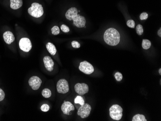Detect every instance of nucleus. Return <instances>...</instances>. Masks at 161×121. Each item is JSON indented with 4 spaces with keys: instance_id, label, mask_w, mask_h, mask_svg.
<instances>
[{
    "instance_id": "nucleus-24",
    "label": "nucleus",
    "mask_w": 161,
    "mask_h": 121,
    "mask_svg": "<svg viewBox=\"0 0 161 121\" xmlns=\"http://www.w3.org/2000/svg\"><path fill=\"white\" fill-rule=\"evenodd\" d=\"M127 26L129 27V28H134L135 27V21L133 20H129L127 21V23H126Z\"/></svg>"
},
{
    "instance_id": "nucleus-11",
    "label": "nucleus",
    "mask_w": 161,
    "mask_h": 121,
    "mask_svg": "<svg viewBox=\"0 0 161 121\" xmlns=\"http://www.w3.org/2000/svg\"><path fill=\"white\" fill-rule=\"evenodd\" d=\"M75 110L74 106L69 101H65L63 103L61 106V110L64 114L66 115H70V112L71 111Z\"/></svg>"
},
{
    "instance_id": "nucleus-27",
    "label": "nucleus",
    "mask_w": 161,
    "mask_h": 121,
    "mask_svg": "<svg viewBox=\"0 0 161 121\" xmlns=\"http://www.w3.org/2000/svg\"><path fill=\"white\" fill-rule=\"evenodd\" d=\"M71 45L72 47L75 48H80V44L77 41H72L71 43Z\"/></svg>"
},
{
    "instance_id": "nucleus-7",
    "label": "nucleus",
    "mask_w": 161,
    "mask_h": 121,
    "mask_svg": "<svg viewBox=\"0 0 161 121\" xmlns=\"http://www.w3.org/2000/svg\"><path fill=\"white\" fill-rule=\"evenodd\" d=\"M19 46L20 49L24 52H29L32 48V43L29 38H23L19 42Z\"/></svg>"
},
{
    "instance_id": "nucleus-1",
    "label": "nucleus",
    "mask_w": 161,
    "mask_h": 121,
    "mask_svg": "<svg viewBox=\"0 0 161 121\" xmlns=\"http://www.w3.org/2000/svg\"><path fill=\"white\" fill-rule=\"evenodd\" d=\"M104 39L108 45L115 46L120 41V35L117 30L114 28H109L104 33Z\"/></svg>"
},
{
    "instance_id": "nucleus-10",
    "label": "nucleus",
    "mask_w": 161,
    "mask_h": 121,
    "mask_svg": "<svg viewBox=\"0 0 161 121\" xmlns=\"http://www.w3.org/2000/svg\"><path fill=\"white\" fill-rule=\"evenodd\" d=\"M74 24L76 27L78 28H83L86 24V19L83 16L77 15L74 19Z\"/></svg>"
},
{
    "instance_id": "nucleus-20",
    "label": "nucleus",
    "mask_w": 161,
    "mask_h": 121,
    "mask_svg": "<svg viewBox=\"0 0 161 121\" xmlns=\"http://www.w3.org/2000/svg\"><path fill=\"white\" fill-rule=\"evenodd\" d=\"M74 103L75 104H79L81 105V106L85 103L83 98L80 96L76 97V98L74 99Z\"/></svg>"
},
{
    "instance_id": "nucleus-31",
    "label": "nucleus",
    "mask_w": 161,
    "mask_h": 121,
    "mask_svg": "<svg viewBox=\"0 0 161 121\" xmlns=\"http://www.w3.org/2000/svg\"><path fill=\"white\" fill-rule=\"evenodd\" d=\"M159 73L160 74V75L161 74V69L160 68V69H159Z\"/></svg>"
},
{
    "instance_id": "nucleus-23",
    "label": "nucleus",
    "mask_w": 161,
    "mask_h": 121,
    "mask_svg": "<svg viewBox=\"0 0 161 121\" xmlns=\"http://www.w3.org/2000/svg\"><path fill=\"white\" fill-rule=\"evenodd\" d=\"M115 78L118 81H121L123 79V75L121 73L117 72L115 74Z\"/></svg>"
},
{
    "instance_id": "nucleus-29",
    "label": "nucleus",
    "mask_w": 161,
    "mask_h": 121,
    "mask_svg": "<svg viewBox=\"0 0 161 121\" xmlns=\"http://www.w3.org/2000/svg\"><path fill=\"white\" fill-rule=\"evenodd\" d=\"M5 97V93L2 89L0 88V101L4 99Z\"/></svg>"
},
{
    "instance_id": "nucleus-12",
    "label": "nucleus",
    "mask_w": 161,
    "mask_h": 121,
    "mask_svg": "<svg viewBox=\"0 0 161 121\" xmlns=\"http://www.w3.org/2000/svg\"><path fill=\"white\" fill-rule=\"evenodd\" d=\"M44 62L45 68L47 71L50 72L53 71L54 69V62L50 56H44Z\"/></svg>"
},
{
    "instance_id": "nucleus-2",
    "label": "nucleus",
    "mask_w": 161,
    "mask_h": 121,
    "mask_svg": "<svg viewBox=\"0 0 161 121\" xmlns=\"http://www.w3.org/2000/svg\"><path fill=\"white\" fill-rule=\"evenodd\" d=\"M28 13L34 18H40L44 14V9L42 5L37 2H34L28 9Z\"/></svg>"
},
{
    "instance_id": "nucleus-9",
    "label": "nucleus",
    "mask_w": 161,
    "mask_h": 121,
    "mask_svg": "<svg viewBox=\"0 0 161 121\" xmlns=\"http://www.w3.org/2000/svg\"><path fill=\"white\" fill-rule=\"evenodd\" d=\"M42 83L41 79L37 76H32L29 81V85L34 90H38L41 86Z\"/></svg>"
},
{
    "instance_id": "nucleus-5",
    "label": "nucleus",
    "mask_w": 161,
    "mask_h": 121,
    "mask_svg": "<svg viewBox=\"0 0 161 121\" xmlns=\"http://www.w3.org/2000/svg\"><path fill=\"white\" fill-rule=\"evenodd\" d=\"M57 88L59 93L65 94L69 91V84L67 81L64 79L59 80L57 81Z\"/></svg>"
},
{
    "instance_id": "nucleus-22",
    "label": "nucleus",
    "mask_w": 161,
    "mask_h": 121,
    "mask_svg": "<svg viewBox=\"0 0 161 121\" xmlns=\"http://www.w3.org/2000/svg\"><path fill=\"white\" fill-rule=\"evenodd\" d=\"M51 31L53 35H58L59 33V32H60L58 27L57 26L53 27V28H52Z\"/></svg>"
},
{
    "instance_id": "nucleus-14",
    "label": "nucleus",
    "mask_w": 161,
    "mask_h": 121,
    "mask_svg": "<svg viewBox=\"0 0 161 121\" xmlns=\"http://www.w3.org/2000/svg\"><path fill=\"white\" fill-rule=\"evenodd\" d=\"M3 39L7 44H10L15 41V37L12 32L7 31L3 34Z\"/></svg>"
},
{
    "instance_id": "nucleus-16",
    "label": "nucleus",
    "mask_w": 161,
    "mask_h": 121,
    "mask_svg": "<svg viewBox=\"0 0 161 121\" xmlns=\"http://www.w3.org/2000/svg\"><path fill=\"white\" fill-rule=\"evenodd\" d=\"M46 48L51 55H55L57 53V49L52 43H48L46 45Z\"/></svg>"
},
{
    "instance_id": "nucleus-6",
    "label": "nucleus",
    "mask_w": 161,
    "mask_h": 121,
    "mask_svg": "<svg viewBox=\"0 0 161 121\" xmlns=\"http://www.w3.org/2000/svg\"><path fill=\"white\" fill-rule=\"evenodd\" d=\"M79 69L86 74H91L94 72V68L90 63L87 61L81 62L79 66Z\"/></svg>"
},
{
    "instance_id": "nucleus-19",
    "label": "nucleus",
    "mask_w": 161,
    "mask_h": 121,
    "mask_svg": "<svg viewBox=\"0 0 161 121\" xmlns=\"http://www.w3.org/2000/svg\"><path fill=\"white\" fill-rule=\"evenodd\" d=\"M42 95L45 98H49L51 96L52 93L50 89L48 88H45L42 91Z\"/></svg>"
},
{
    "instance_id": "nucleus-3",
    "label": "nucleus",
    "mask_w": 161,
    "mask_h": 121,
    "mask_svg": "<svg viewBox=\"0 0 161 121\" xmlns=\"http://www.w3.org/2000/svg\"><path fill=\"white\" fill-rule=\"evenodd\" d=\"M123 111V109L119 105H113L110 109V116L113 120L119 121L122 118Z\"/></svg>"
},
{
    "instance_id": "nucleus-13",
    "label": "nucleus",
    "mask_w": 161,
    "mask_h": 121,
    "mask_svg": "<svg viewBox=\"0 0 161 121\" xmlns=\"http://www.w3.org/2000/svg\"><path fill=\"white\" fill-rule=\"evenodd\" d=\"M78 10L75 7L70 8L66 13L65 16L68 20H72L78 15Z\"/></svg>"
},
{
    "instance_id": "nucleus-18",
    "label": "nucleus",
    "mask_w": 161,
    "mask_h": 121,
    "mask_svg": "<svg viewBox=\"0 0 161 121\" xmlns=\"http://www.w3.org/2000/svg\"><path fill=\"white\" fill-rule=\"evenodd\" d=\"M151 42L149 40H147V39L143 40L142 46L144 49L147 50L149 49L151 46Z\"/></svg>"
},
{
    "instance_id": "nucleus-17",
    "label": "nucleus",
    "mask_w": 161,
    "mask_h": 121,
    "mask_svg": "<svg viewBox=\"0 0 161 121\" xmlns=\"http://www.w3.org/2000/svg\"><path fill=\"white\" fill-rule=\"evenodd\" d=\"M147 119L144 115L138 114L133 117L132 121H147Z\"/></svg>"
},
{
    "instance_id": "nucleus-28",
    "label": "nucleus",
    "mask_w": 161,
    "mask_h": 121,
    "mask_svg": "<svg viewBox=\"0 0 161 121\" xmlns=\"http://www.w3.org/2000/svg\"><path fill=\"white\" fill-rule=\"evenodd\" d=\"M148 14L146 12H143L140 15V19L141 20H146L148 19Z\"/></svg>"
},
{
    "instance_id": "nucleus-4",
    "label": "nucleus",
    "mask_w": 161,
    "mask_h": 121,
    "mask_svg": "<svg viewBox=\"0 0 161 121\" xmlns=\"http://www.w3.org/2000/svg\"><path fill=\"white\" fill-rule=\"evenodd\" d=\"M91 111V107L87 103H84L81 106L78 111L77 115L80 116L82 118H86L89 116Z\"/></svg>"
},
{
    "instance_id": "nucleus-30",
    "label": "nucleus",
    "mask_w": 161,
    "mask_h": 121,
    "mask_svg": "<svg viewBox=\"0 0 161 121\" xmlns=\"http://www.w3.org/2000/svg\"><path fill=\"white\" fill-rule=\"evenodd\" d=\"M158 35H159V36L161 37V28H160V29H159V31H158Z\"/></svg>"
},
{
    "instance_id": "nucleus-15",
    "label": "nucleus",
    "mask_w": 161,
    "mask_h": 121,
    "mask_svg": "<svg viewBox=\"0 0 161 121\" xmlns=\"http://www.w3.org/2000/svg\"><path fill=\"white\" fill-rule=\"evenodd\" d=\"M23 5L22 0H10V7L14 10H17Z\"/></svg>"
},
{
    "instance_id": "nucleus-8",
    "label": "nucleus",
    "mask_w": 161,
    "mask_h": 121,
    "mask_svg": "<svg viewBox=\"0 0 161 121\" xmlns=\"http://www.w3.org/2000/svg\"><path fill=\"white\" fill-rule=\"evenodd\" d=\"M76 92L80 95H83L87 93L89 91V87L85 83H77L75 86Z\"/></svg>"
},
{
    "instance_id": "nucleus-21",
    "label": "nucleus",
    "mask_w": 161,
    "mask_h": 121,
    "mask_svg": "<svg viewBox=\"0 0 161 121\" xmlns=\"http://www.w3.org/2000/svg\"><path fill=\"white\" fill-rule=\"evenodd\" d=\"M136 31L137 33L139 35H141L143 33V29L142 25L138 24L136 27Z\"/></svg>"
},
{
    "instance_id": "nucleus-25",
    "label": "nucleus",
    "mask_w": 161,
    "mask_h": 121,
    "mask_svg": "<svg viewBox=\"0 0 161 121\" xmlns=\"http://www.w3.org/2000/svg\"><path fill=\"white\" fill-rule=\"evenodd\" d=\"M50 107L48 105L46 104H43L42 106H41V110L44 112H47L49 110Z\"/></svg>"
},
{
    "instance_id": "nucleus-26",
    "label": "nucleus",
    "mask_w": 161,
    "mask_h": 121,
    "mask_svg": "<svg viewBox=\"0 0 161 121\" xmlns=\"http://www.w3.org/2000/svg\"><path fill=\"white\" fill-rule=\"evenodd\" d=\"M61 29L64 32H66H66H69L70 31L69 28L65 25H62L61 26Z\"/></svg>"
}]
</instances>
